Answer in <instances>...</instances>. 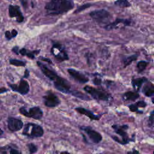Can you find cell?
<instances>
[{
	"label": "cell",
	"instance_id": "24",
	"mask_svg": "<svg viewBox=\"0 0 154 154\" xmlns=\"http://www.w3.org/2000/svg\"><path fill=\"white\" fill-rule=\"evenodd\" d=\"M114 5L122 7V8H127L131 6V3L128 0H116L114 2Z\"/></svg>",
	"mask_w": 154,
	"mask_h": 154
},
{
	"label": "cell",
	"instance_id": "29",
	"mask_svg": "<svg viewBox=\"0 0 154 154\" xmlns=\"http://www.w3.org/2000/svg\"><path fill=\"white\" fill-rule=\"evenodd\" d=\"M92 5L91 4H90V3H87V4H85L81 6H80L79 7H78L75 11H74V13H79L88 8H89L90 7H91Z\"/></svg>",
	"mask_w": 154,
	"mask_h": 154
},
{
	"label": "cell",
	"instance_id": "7",
	"mask_svg": "<svg viewBox=\"0 0 154 154\" xmlns=\"http://www.w3.org/2000/svg\"><path fill=\"white\" fill-rule=\"evenodd\" d=\"M19 112L26 117L32 118L35 120H41L43 117V111L38 106H33L28 110L24 106L20 108Z\"/></svg>",
	"mask_w": 154,
	"mask_h": 154
},
{
	"label": "cell",
	"instance_id": "21",
	"mask_svg": "<svg viewBox=\"0 0 154 154\" xmlns=\"http://www.w3.org/2000/svg\"><path fill=\"white\" fill-rule=\"evenodd\" d=\"M143 92L147 97H151L154 96V85L150 82L148 83L144 87Z\"/></svg>",
	"mask_w": 154,
	"mask_h": 154
},
{
	"label": "cell",
	"instance_id": "15",
	"mask_svg": "<svg viewBox=\"0 0 154 154\" xmlns=\"http://www.w3.org/2000/svg\"><path fill=\"white\" fill-rule=\"evenodd\" d=\"M67 72L75 80L81 84L87 83L89 81V79L84 74L74 69H68Z\"/></svg>",
	"mask_w": 154,
	"mask_h": 154
},
{
	"label": "cell",
	"instance_id": "35",
	"mask_svg": "<svg viewBox=\"0 0 154 154\" xmlns=\"http://www.w3.org/2000/svg\"><path fill=\"white\" fill-rule=\"evenodd\" d=\"M29 76V72L28 69H25V72H24V75L23 76V78H28V76Z\"/></svg>",
	"mask_w": 154,
	"mask_h": 154
},
{
	"label": "cell",
	"instance_id": "1",
	"mask_svg": "<svg viewBox=\"0 0 154 154\" xmlns=\"http://www.w3.org/2000/svg\"><path fill=\"white\" fill-rule=\"evenodd\" d=\"M37 64L42 70V73L53 82L54 87L57 90L65 94L72 93L73 90H71V85L66 79L60 76L56 72L49 68L44 63L37 61Z\"/></svg>",
	"mask_w": 154,
	"mask_h": 154
},
{
	"label": "cell",
	"instance_id": "39",
	"mask_svg": "<svg viewBox=\"0 0 154 154\" xmlns=\"http://www.w3.org/2000/svg\"><path fill=\"white\" fill-rule=\"evenodd\" d=\"M128 153H138V151H137L135 150H134L133 152H129Z\"/></svg>",
	"mask_w": 154,
	"mask_h": 154
},
{
	"label": "cell",
	"instance_id": "38",
	"mask_svg": "<svg viewBox=\"0 0 154 154\" xmlns=\"http://www.w3.org/2000/svg\"><path fill=\"white\" fill-rule=\"evenodd\" d=\"M4 134V132H3V131L0 128V137H1L2 136V135Z\"/></svg>",
	"mask_w": 154,
	"mask_h": 154
},
{
	"label": "cell",
	"instance_id": "4",
	"mask_svg": "<svg viewBox=\"0 0 154 154\" xmlns=\"http://www.w3.org/2000/svg\"><path fill=\"white\" fill-rule=\"evenodd\" d=\"M44 131L43 128L34 123H28L24 125L22 135L29 138H38L43 136Z\"/></svg>",
	"mask_w": 154,
	"mask_h": 154
},
{
	"label": "cell",
	"instance_id": "16",
	"mask_svg": "<svg viewBox=\"0 0 154 154\" xmlns=\"http://www.w3.org/2000/svg\"><path fill=\"white\" fill-rule=\"evenodd\" d=\"M75 109L78 113L88 117L91 120H99L100 118V115H96L94 114L91 111L82 107H77L75 108Z\"/></svg>",
	"mask_w": 154,
	"mask_h": 154
},
{
	"label": "cell",
	"instance_id": "17",
	"mask_svg": "<svg viewBox=\"0 0 154 154\" xmlns=\"http://www.w3.org/2000/svg\"><path fill=\"white\" fill-rule=\"evenodd\" d=\"M14 145L7 144L2 147H0V153L1 154H19L21 152L16 148L14 147Z\"/></svg>",
	"mask_w": 154,
	"mask_h": 154
},
{
	"label": "cell",
	"instance_id": "12",
	"mask_svg": "<svg viewBox=\"0 0 154 154\" xmlns=\"http://www.w3.org/2000/svg\"><path fill=\"white\" fill-rule=\"evenodd\" d=\"M132 21L129 19H122V18H117L116 20L112 22H109L107 25H105L103 28L108 31L116 29L119 28V25H122L124 26H130L131 25Z\"/></svg>",
	"mask_w": 154,
	"mask_h": 154
},
{
	"label": "cell",
	"instance_id": "28",
	"mask_svg": "<svg viewBox=\"0 0 154 154\" xmlns=\"http://www.w3.org/2000/svg\"><path fill=\"white\" fill-rule=\"evenodd\" d=\"M27 147L28 148V150L30 153H35L37 152V146H35L34 143H29L27 144Z\"/></svg>",
	"mask_w": 154,
	"mask_h": 154
},
{
	"label": "cell",
	"instance_id": "14",
	"mask_svg": "<svg viewBox=\"0 0 154 154\" xmlns=\"http://www.w3.org/2000/svg\"><path fill=\"white\" fill-rule=\"evenodd\" d=\"M8 14L10 17H16V21L21 23L24 20V17L18 5H10L8 6Z\"/></svg>",
	"mask_w": 154,
	"mask_h": 154
},
{
	"label": "cell",
	"instance_id": "27",
	"mask_svg": "<svg viewBox=\"0 0 154 154\" xmlns=\"http://www.w3.org/2000/svg\"><path fill=\"white\" fill-rule=\"evenodd\" d=\"M10 64L17 67H24L26 66V63L22 60H19L16 59H10Z\"/></svg>",
	"mask_w": 154,
	"mask_h": 154
},
{
	"label": "cell",
	"instance_id": "23",
	"mask_svg": "<svg viewBox=\"0 0 154 154\" xmlns=\"http://www.w3.org/2000/svg\"><path fill=\"white\" fill-rule=\"evenodd\" d=\"M71 94L76 97H78L81 100H90L91 98H90L87 95L85 94L84 93H82L81 91H76V90H73Z\"/></svg>",
	"mask_w": 154,
	"mask_h": 154
},
{
	"label": "cell",
	"instance_id": "19",
	"mask_svg": "<svg viewBox=\"0 0 154 154\" xmlns=\"http://www.w3.org/2000/svg\"><path fill=\"white\" fill-rule=\"evenodd\" d=\"M147 79L145 77H141V78H133L131 81V83L132 85L133 88L134 90H135L137 91H138L143 84L146 82Z\"/></svg>",
	"mask_w": 154,
	"mask_h": 154
},
{
	"label": "cell",
	"instance_id": "30",
	"mask_svg": "<svg viewBox=\"0 0 154 154\" xmlns=\"http://www.w3.org/2000/svg\"><path fill=\"white\" fill-rule=\"evenodd\" d=\"M128 107H129L130 111H132V112H138V113H142V112L139 111L138 106L136 105L135 103L128 105Z\"/></svg>",
	"mask_w": 154,
	"mask_h": 154
},
{
	"label": "cell",
	"instance_id": "36",
	"mask_svg": "<svg viewBox=\"0 0 154 154\" xmlns=\"http://www.w3.org/2000/svg\"><path fill=\"white\" fill-rule=\"evenodd\" d=\"M9 90L5 88V87H1L0 88V94H2V93H6Z\"/></svg>",
	"mask_w": 154,
	"mask_h": 154
},
{
	"label": "cell",
	"instance_id": "20",
	"mask_svg": "<svg viewBox=\"0 0 154 154\" xmlns=\"http://www.w3.org/2000/svg\"><path fill=\"white\" fill-rule=\"evenodd\" d=\"M140 95L136 91H129L125 93L123 95V99L125 100H131V101H135L137 99H138Z\"/></svg>",
	"mask_w": 154,
	"mask_h": 154
},
{
	"label": "cell",
	"instance_id": "32",
	"mask_svg": "<svg viewBox=\"0 0 154 154\" xmlns=\"http://www.w3.org/2000/svg\"><path fill=\"white\" fill-rule=\"evenodd\" d=\"M101 81H102L101 79H100V78H95L93 80V84H95L96 85H100V84H101V82H102Z\"/></svg>",
	"mask_w": 154,
	"mask_h": 154
},
{
	"label": "cell",
	"instance_id": "2",
	"mask_svg": "<svg viewBox=\"0 0 154 154\" xmlns=\"http://www.w3.org/2000/svg\"><path fill=\"white\" fill-rule=\"evenodd\" d=\"M73 7V0H51L45 9L49 15H58L71 10Z\"/></svg>",
	"mask_w": 154,
	"mask_h": 154
},
{
	"label": "cell",
	"instance_id": "3",
	"mask_svg": "<svg viewBox=\"0 0 154 154\" xmlns=\"http://www.w3.org/2000/svg\"><path fill=\"white\" fill-rule=\"evenodd\" d=\"M90 16L97 23L101 25H107L112 19L111 13L105 9L95 10L89 13Z\"/></svg>",
	"mask_w": 154,
	"mask_h": 154
},
{
	"label": "cell",
	"instance_id": "26",
	"mask_svg": "<svg viewBox=\"0 0 154 154\" xmlns=\"http://www.w3.org/2000/svg\"><path fill=\"white\" fill-rule=\"evenodd\" d=\"M17 35V31L15 29H12L11 31H6L5 32V37L7 40H10L13 38H14Z\"/></svg>",
	"mask_w": 154,
	"mask_h": 154
},
{
	"label": "cell",
	"instance_id": "37",
	"mask_svg": "<svg viewBox=\"0 0 154 154\" xmlns=\"http://www.w3.org/2000/svg\"><path fill=\"white\" fill-rule=\"evenodd\" d=\"M150 117L154 118V109L150 112Z\"/></svg>",
	"mask_w": 154,
	"mask_h": 154
},
{
	"label": "cell",
	"instance_id": "22",
	"mask_svg": "<svg viewBox=\"0 0 154 154\" xmlns=\"http://www.w3.org/2000/svg\"><path fill=\"white\" fill-rule=\"evenodd\" d=\"M137 58H138V54H134L124 58L123 60V67H126L127 66L130 65L134 61L136 60Z\"/></svg>",
	"mask_w": 154,
	"mask_h": 154
},
{
	"label": "cell",
	"instance_id": "33",
	"mask_svg": "<svg viewBox=\"0 0 154 154\" xmlns=\"http://www.w3.org/2000/svg\"><path fill=\"white\" fill-rule=\"evenodd\" d=\"M39 58H40V60H42L43 61H46V62H47V63H48L52 64V61H51L50 59L48 58H45V57H40Z\"/></svg>",
	"mask_w": 154,
	"mask_h": 154
},
{
	"label": "cell",
	"instance_id": "41",
	"mask_svg": "<svg viewBox=\"0 0 154 154\" xmlns=\"http://www.w3.org/2000/svg\"><path fill=\"white\" fill-rule=\"evenodd\" d=\"M153 153H154V151H153Z\"/></svg>",
	"mask_w": 154,
	"mask_h": 154
},
{
	"label": "cell",
	"instance_id": "31",
	"mask_svg": "<svg viewBox=\"0 0 154 154\" xmlns=\"http://www.w3.org/2000/svg\"><path fill=\"white\" fill-rule=\"evenodd\" d=\"M136 105L139 107H141V108H144L147 105V103L144 101V100H140V101H138L136 103Z\"/></svg>",
	"mask_w": 154,
	"mask_h": 154
},
{
	"label": "cell",
	"instance_id": "25",
	"mask_svg": "<svg viewBox=\"0 0 154 154\" xmlns=\"http://www.w3.org/2000/svg\"><path fill=\"white\" fill-rule=\"evenodd\" d=\"M148 64H149V63L146 61L142 60V61H138L137 64V69L138 72L141 73L143 70H144Z\"/></svg>",
	"mask_w": 154,
	"mask_h": 154
},
{
	"label": "cell",
	"instance_id": "5",
	"mask_svg": "<svg viewBox=\"0 0 154 154\" xmlns=\"http://www.w3.org/2000/svg\"><path fill=\"white\" fill-rule=\"evenodd\" d=\"M84 90L93 98L97 100L107 101L110 98V94L109 93L90 85H85L84 87Z\"/></svg>",
	"mask_w": 154,
	"mask_h": 154
},
{
	"label": "cell",
	"instance_id": "34",
	"mask_svg": "<svg viewBox=\"0 0 154 154\" xmlns=\"http://www.w3.org/2000/svg\"><path fill=\"white\" fill-rule=\"evenodd\" d=\"M19 47L18 46H14L12 48V51L13 52H14L17 55H19Z\"/></svg>",
	"mask_w": 154,
	"mask_h": 154
},
{
	"label": "cell",
	"instance_id": "13",
	"mask_svg": "<svg viewBox=\"0 0 154 154\" xmlns=\"http://www.w3.org/2000/svg\"><path fill=\"white\" fill-rule=\"evenodd\" d=\"M7 126L8 129L14 132L20 131L23 126V123L20 119L10 117L7 120Z\"/></svg>",
	"mask_w": 154,
	"mask_h": 154
},
{
	"label": "cell",
	"instance_id": "8",
	"mask_svg": "<svg viewBox=\"0 0 154 154\" xmlns=\"http://www.w3.org/2000/svg\"><path fill=\"white\" fill-rule=\"evenodd\" d=\"M43 103L47 107L54 108L58 106L61 103V100L52 91L48 90L43 96Z\"/></svg>",
	"mask_w": 154,
	"mask_h": 154
},
{
	"label": "cell",
	"instance_id": "18",
	"mask_svg": "<svg viewBox=\"0 0 154 154\" xmlns=\"http://www.w3.org/2000/svg\"><path fill=\"white\" fill-rule=\"evenodd\" d=\"M40 50H35V51H29L25 48H22L19 49V54L23 56H26L30 59H34L36 55L38 54Z\"/></svg>",
	"mask_w": 154,
	"mask_h": 154
},
{
	"label": "cell",
	"instance_id": "10",
	"mask_svg": "<svg viewBox=\"0 0 154 154\" xmlns=\"http://www.w3.org/2000/svg\"><path fill=\"white\" fill-rule=\"evenodd\" d=\"M8 86L11 88V90L15 92H17L20 94L25 95L28 93L29 91V85L27 81L21 79L19 84H9Z\"/></svg>",
	"mask_w": 154,
	"mask_h": 154
},
{
	"label": "cell",
	"instance_id": "11",
	"mask_svg": "<svg viewBox=\"0 0 154 154\" xmlns=\"http://www.w3.org/2000/svg\"><path fill=\"white\" fill-rule=\"evenodd\" d=\"M112 128L114 129L116 133L122 137V144L124 145L129 143L130 138L128 137L127 133L125 131L128 128L127 125H123L121 126H119L117 125H113Z\"/></svg>",
	"mask_w": 154,
	"mask_h": 154
},
{
	"label": "cell",
	"instance_id": "6",
	"mask_svg": "<svg viewBox=\"0 0 154 154\" xmlns=\"http://www.w3.org/2000/svg\"><path fill=\"white\" fill-rule=\"evenodd\" d=\"M51 52L58 62H62L69 59V55L63 45L59 43H55L52 45Z\"/></svg>",
	"mask_w": 154,
	"mask_h": 154
},
{
	"label": "cell",
	"instance_id": "9",
	"mask_svg": "<svg viewBox=\"0 0 154 154\" xmlns=\"http://www.w3.org/2000/svg\"><path fill=\"white\" fill-rule=\"evenodd\" d=\"M80 129L86 134L90 141L95 144L99 143L102 140V135L90 126H81Z\"/></svg>",
	"mask_w": 154,
	"mask_h": 154
},
{
	"label": "cell",
	"instance_id": "40",
	"mask_svg": "<svg viewBox=\"0 0 154 154\" xmlns=\"http://www.w3.org/2000/svg\"><path fill=\"white\" fill-rule=\"evenodd\" d=\"M152 103H154V98L152 99Z\"/></svg>",
	"mask_w": 154,
	"mask_h": 154
}]
</instances>
